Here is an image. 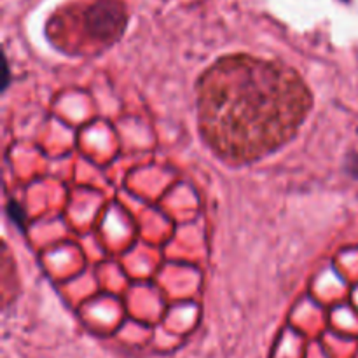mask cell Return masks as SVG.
Instances as JSON below:
<instances>
[{
    "mask_svg": "<svg viewBox=\"0 0 358 358\" xmlns=\"http://www.w3.org/2000/svg\"><path fill=\"white\" fill-rule=\"evenodd\" d=\"M355 159H357V163H358V156H355ZM350 170H352V173L353 175H355V177H358V166H357V164H350Z\"/></svg>",
    "mask_w": 358,
    "mask_h": 358,
    "instance_id": "obj_2",
    "label": "cell"
},
{
    "mask_svg": "<svg viewBox=\"0 0 358 358\" xmlns=\"http://www.w3.org/2000/svg\"><path fill=\"white\" fill-rule=\"evenodd\" d=\"M304 80L278 63L227 58L199 80V122L217 154L247 163L296 135L310 112Z\"/></svg>",
    "mask_w": 358,
    "mask_h": 358,
    "instance_id": "obj_1",
    "label": "cell"
}]
</instances>
